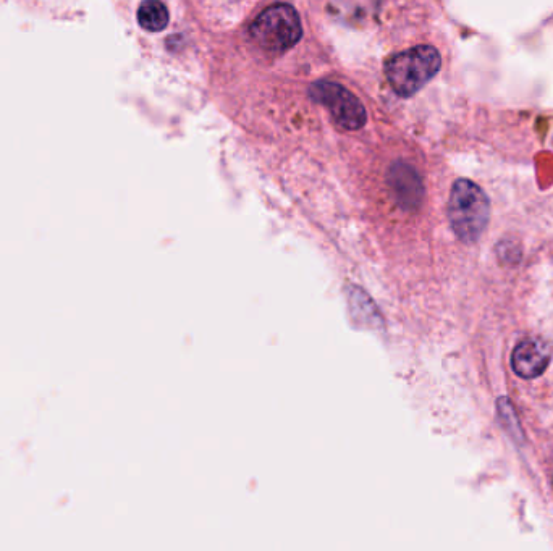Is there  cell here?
Masks as SVG:
<instances>
[{
	"label": "cell",
	"instance_id": "obj_7",
	"mask_svg": "<svg viewBox=\"0 0 553 551\" xmlns=\"http://www.w3.org/2000/svg\"><path fill=\"white\" fill-rule=\"evenodd\" d=\"M138 23L151 33L165 30L169 25V10L161 0H144L138 9Z\"/></svg>",
	"mask_w": 553,
	"mask_h": 551
},
{
	"label": "cell",
	"instance_id": "obj_1",
	"mask_svg": "<svg viewBox=\"0 0 553 551\" xmlns=\"http://www.w3.org/2000/svg\"><path fill=\"white\" fill-rule=\"evenodd\" d=\"M489 215L486 193L473 181H456L448 202V217L455 235L465 243L478 241L489 223Z\"/></svg>",
	"mask_w": 553,
	"mask_h": 551
},
{
	"label": "cell",
	"instance_id": "obj_6",
	"mask_svg": "<svg viewBox=\"0 0 553 551\" xmlns=\"http://www.w3.org/2000/svg\"><path fill=\"white\" fill-rule=\"evenodd\" d=\"M389 183L393 196L405 211L418 209L423 199V185L411 167L405 164L395 165L390 170Z\"/></svg>",
	"mask_w": 553,
	"mask_h": 551
},
{
	"label": "cell",
	"instance_id": "obj_4",
	"mask_svg": "<svg viewBox=\"0 0 553 551\" xmlns=\"http://www.w3.org/2000/svg\"><path fill=\"white\" fill-rule=\"evenodd\" d=\"M311 97L322 106H326L335 122L345 130L355 131L366 125L368 115L363 104L345 86L330 81H319L311 86Z\"/></svg>",
	"mask_w": 553,
	"mask_h": 551
},
{
	"label": "cell",
	"instance_id": "obj_5",
	"mask_svg": "<svg viewBox=\"0 0 553 551\" xmlns=\"http://www.w3.org/2000/svg\"><path fill=\"white\" fill-rule=\"evenodd\" d=\"M552 346L541 338H528L516 345L511 356V367L521 379H536L552 361Z\"/></svg>",
	"mask_w": 553,
	"mask_h": 551
},
{
	"label": "cell",
	"instance_id": "obj_2",
	"mask_svg": "<svg viewBox=\"0 0 553 551\" xmlns=\"http://www.w3.org/2000/svg\"><path fill=\"white\" fill-rule=\"evenodd\" d=\"M442 59L437 49L418 46L397 54L387 62L385 75L395 93L413 96L439 73Z\"/></svg>",
	"mask_w": 553,
	"mask_h": 551
},
{
	"label": "cell",
	"instance_id": "obj_3",
	"mask_svg": "<svg viewBox=\"0 0 553 551\" xmlns=\"http://www.w3.org/2000/svg\"><path fill=\"white\" fill-rule=\"evenodd\" d=\"M250 31L262 49L282 54L300 41L303 26L300 15L292 5L275 4L254 20Z\"/></svg>",
	"mask_w": 553,
	"mask_h": 551
}]
</instances>
